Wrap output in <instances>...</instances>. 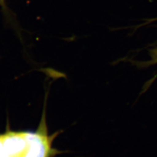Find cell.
<instances>
[{
    "instance_id": "6da1fadb",
    "label": "cell",
    "mask_w": 157,
    "mask_h": 157,
    "mask_svg": "<svg viewBox=\"0 0 157 157\" xmlns=\"http://www.w3.org/2000/svg\"><path fill=\"white\" fill-rule=\"evenodd\" d=\"M60 133L48 134L45 107L37 130L7 129L0 133V157H55L62 153L53 146Z\"/></svg>"
},
{
    "instance_id": "7a4b0ae2",
    "label": "cell",
    "mask_w": 157,
    "mask_h": 157,
    "mask_svg": "<svg viewBox=\"0 0 157 157\" xmlns=\"http://www.w3.org/2000/svg\"><path fill=\"white\" fill-rule=\"evenodd\" d=\"M150 55L152 58V60L151 61H148L146 62H141L139 64L140 65V67H145L151 65H153L155 64V63H157V47L151 49L149 51Z\"/></svg>"
},
{
    "instance_id": "3957f363",
    "label": "cell",
    "mask_w": 157,
    "mask_h": 157,
    "mask_svg": "<svg viewBox=\"0 0 157 157\" xmlns=\"http://www.w3.org/2000/svg\"><path fill=\"white\" fill-rule=\"evenodd\" d=\"M0 6H1V7H2L3 11L5 13L7 14V13L9 12L7 7H6V6H5V5L3 3V2H2V0H0Z\"/></svg>"
},
{
    "instance_id": "277c9868",
    "label": "cell",
    "mask_w": 157,
    "mask_h": 157,
    "mask_svg": "<svg viewBox=\"0 0 157 157\" xmlns=\"http://www.w3.org/2000/svg\"><path fill=\"white\" fill-rule=\"evenodd\" d=\"M2 2H3V3L5 5V6L6 7H7V5H6V0H2Z\"/></svg>"
}]
</instances>
